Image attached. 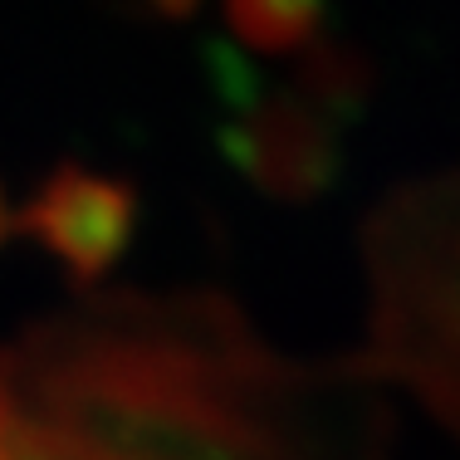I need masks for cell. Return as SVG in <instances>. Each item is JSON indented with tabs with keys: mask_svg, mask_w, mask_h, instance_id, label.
<instances>
[{
	"mask_svg": "<svg viewBox=\"0 0 460 460\" xmlns=\"http://www.w3.org/2000/svg\"><path fill=\"white\" fill-rule=\"evenodd\" d=\"M147 5L157 10V15H167V20H186L196 5H201V0H147Z\"/></svg>",
	"mask_w": 460,
	"mask_h": 460,
	"instance_id": "3957f363",
	"label": "cell"
},
{
	"mask_svg": "<svg viewBox=\"0 0 460 460\" xmlns=\"http://www.w3.org/2000/svg\"><path fill=\"white\" fill-rule=\"evenodd\" d=\"M226 20L245 45L265 54H289L319 35L323 0H226Z\"/></svg>",
	"mask_w": 460,
	"mask_h": 460,
	"instance_id": "7a4b0ae2",
	"label": "cell"
},
{
	"mask_svg": "<svg viewBox=\"0 0 460 460\" xmlns=\"http://www.w3.org/2000/svg\"><path fill=\"white\" fill-rule=\"evenodd\" d=\"M382 343L387 363L460 436V226L436 221L387 245L382 270Z\"/></svg>",
	"mask_w": 460,
	"mask_h": 460,
	"instance_id": "6da1fadb",
	"label": "cell"
}]
</instances>
